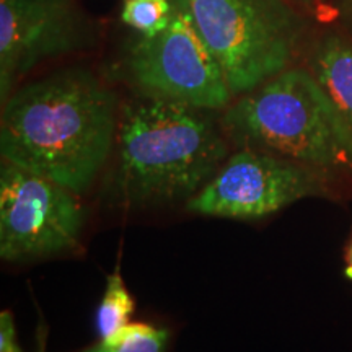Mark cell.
I'll return each instance as SVG.
<instances>
[{"label":"cell","instance_id":"cell-1","mask_svg":"<svg viewBox=\"0 0 352 352\" xmlns=\"http://www.w3.org/2000/svg\"><path fill=\"white\" fill-rule=\"evenodd\" d=\"M118 126L111 88L87 69L57 70L3 101L0 155L82 195L107 164Z\"/></svg>","mask_w":352,"mask_h":352},{"label":"cell","instance_id":"cell-2","mask_svg":"<svg viewBox=\"0 0 352 352\" xmlns=\"http://www.w3.org/2000/svg\"><path fill=\"white\" fill-rule=\"evenodd\" d=\"M209 109L142 95L121 109L116 186L131 204L191 199L214 178L228 145Z\"/></svg>","mask_w":352,"mask_h":352},{"label":"cell","instance_id":"cell-3","mask_svg":"<svg viewBox=\"0 0 352 352\" xmlns=\"http://www.w3.org/2000/svg\"><path fill=\"white\" fill-rule=\"evenodd\" d=\"M222 127L243 148L272 153L318 175H352V132L305 69H285L227 108Z\"/></svg>","mask_w":352,"mask_h":352},{"label":"cell","instance_id":"cell-4","mask_svg":"<svg viewBox=\"0 0 352 352\" xmlns=\"http://www.w3.org/2000/svg\"><path fill=\"white\" fill-rule=\"evenodd\" d=\"M197 28L241 96L289 69L305 20L289 0H188Z\"/></svg>","mask_w":352,"mask_h":352},{"label":"cell","instance_id":"cell-5","mask_svg":"<svg viewBox=\"0 0 352 352\" xmlns=\"http://www.w3.org/2000/svg\"><path fill=\"white\" fill-rule=\"evenodd\" d=\"M173 19L155 36H139L127 52L126 67L142 95L201 109L230 104L222 69L197 28L188 0H173Z\"/></svg>","mask_w":352,"mask_h":352},{"label":"cell","instance_id":"cell-6","mask_svg":"<svg viewBox=\"0 0 352 352\" xmlns=\"http://www.w3.org/2000/svg\"><path fill=\"white\" fill-rule=\"evenodd\" d=\"M83 210L76 192L46 176L2 160L0 168V256L30 261L74 248Z\"/></svg>","mask_w":352,"mask_h":352},{"label":"cell","instance_id":"cell-7","mask_svg":"<svg viewBox=\"0 0 352 352\" xmlns=\"http://www.w3.org/2000/svg\"><path fill=\"white\" fill-rule=\"evenodd\" d=\"M321 191L318 173L272 153L241 148L188 202V210L223 219H261Z\"/></svg>","mask_w":352,"mask_h":352},{"label":"cell","instance_id":"cell-8","mask_svg":"<svg viewBox=\"0 0 352 352\" xmlns=\"http://www.w3.org/2000/svg\"><path fill=\"white\" fill-rule=\"evenodd\" d=\"M91 26L77 0H0V100L41 60L87 47Z\"/></svg>","mask_w":352,"mask_h":352},{"label":"cell","instance_id":"cell-9","mask_svg":"<svg viewBox=\"0 0 352 352\" xmlns=\"http://www.w3.org/2000/svg\"><path fill=\"white\" fill-rule=\"evenodd\" d=\"M310 72L352 132V43L338 33L324 34L311 52Z\"/></svg>","mask_w":352,"mask_h":352},{"label":"cell","instance_id":"cell-10","mask_svg":"<svg viewBox=\"0 0 352 352\" xmlns=\"http://www.w3.org/2000/svg\"><path fill=\"white\" fill-rule=\"evenodd\" d=\"M134 300L120 272L108 276L107 289L96 310V331L101 340L113 336L126 324H129L131 315L134 314Z\"/></svg>","mask_w":352,"mask_h":352},{"label":"cell","instance_id":"cell-11","mask_svg":"<svg viewBox=\"0 0 352 352\" xmlns=\"http://www.w3.org/2000/svg\"><path fill=\"white\" fill-rule=\"evenodd\" d=\"M173 0H122L121 21L139 36H155L173 19Z\"/></svg>","mask_w":352,"mask_h":352},{"label":"cell","instance_id":"cell-12","mask_svg":"<svg viewBox=\"0 0 352 352\" xmlns=\"http://www.w3.org/2000/svg\"><path fill=\"white\" fill-rule=\"evenodd\" d=\"M165 342L166 333L164 329L144 323H132L85 352H164Z\"/></svg>","mask_w":352,"mask_h":352},{"label":"cell","instance_id":"cell-13","mask_svg":"<svg viewBox=\"0 0 352 352\" xmlns=\"http://www.w3.org/2000/svg\"><path fill=\"white\" fill-rule=\"evenodd\" d=\"M0 352H20L15 342V324L10 311L0 315Z\"/></svg>","mask_w":352,"mask_h":352},{"label":"cell","instance_id":"cell-14","mask_svg":"<svg viewBox=\"0 0 352 352\" xmlns=\"http://www.w3.org/2000/svg\"><path fill=\"white\" fill-rule=\"evenodd\" d=\"M338 12H340L342 23L352 34V0H338Z\"/></svg>","mask_w":352,"mask_h":352},{"label":"cell","instance_id":"cell-15","mask_svg":"<svg viewBox=\"0 0 352 352\" xmlns=\"http://www.w3.org/2000/svg\"><path fill=\"white\" fill-rule=\"evenodd\" d=\"M289 2L297 3V6L303 8H310V10H318L323 6V0H289Z\"/></svg>","mask_w":352,"mask_h":352},{"label":"cell","instance_id":"cell-16","mask_svg":"<svg viewBox=\"0 0 352 352\" xmlns=\"http://www.w3.org/2000/svg\"><path fill=\"white\" fill-rule=\"evenodd\" d=\"M346 277L352 280V245L349 248V253H347V266H346Z\"/></svg>","mask_w":352,"mask_h":352}]
</instances>
